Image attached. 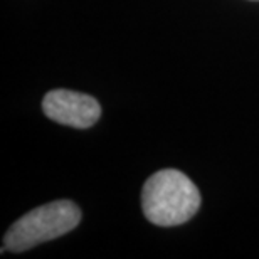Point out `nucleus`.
Returning a JSON list of instances; mask_svg holds the SVG:
<instances>
[{
	"label": "nucleus",
	"instance_id": "nucleus-1",
	"mask_svg": "<svg viewBox=\"0 0 259 259\" xmlns=\"http://www.w3.org/2000/svg\"><path fill=\"white\" fill-rule=\"evenodd\" d=\"M200 192L187 175L175 168L155 172L143 185L142 209L155 226H182L197 214Z\"/></svg>",
	"mask_w": 259,
	"mask_h": 259
},
{
	"label": "nucleus",
	"instance_id": "nucleus-2",
	"mask_svg": "<svg viewBox=\"0 0 259 259\" xmlns=\"http://www.w3.org/2000/svg\"><path fill=\"white\" fill-rule=\"evenodd\" d=\"M81 222V209L71 200H54L32 209L15 221L4 237L2 252H24L42 242L58 239L76 229Z\"/></svg>",
	"mask_w": 259,
	"mask_h": 259
},
{
	"label": "nucleus",
	"instance_id": "nucleus-3",
	"mask_svg": "<svg viewBox=\"0 0 259 259\" xmlns=\"http://www.w3.org/2000/svg\"><path fill=\"white\" fill-rule=\"evenodd\" d=\"M42 110L49 120L82 130L93 126L101 116L96 98L69 90L49 91L42 100Z\"/></svg>",
	"mask_w": 259,
	"mask_h": 259
}]
</instances>
